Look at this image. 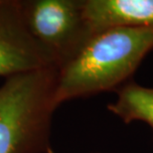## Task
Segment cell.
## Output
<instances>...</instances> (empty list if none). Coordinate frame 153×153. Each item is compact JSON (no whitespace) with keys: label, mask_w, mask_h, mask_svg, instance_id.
I'll return each instance as SVG.
<instances>
[{"label":"cell","mask_w":153,"mask_h":153,"mask_svg":"<svg viewBox=\"0 0 153 153\" xmlns=\"http://www.w3.org/2000/svg\"><path fill=\"white\" fill-rule=\"evenodd\" d=\"M153 50V30L112 27L94 33L79 53L59 68L56 100L64 102L115 91Z\"/></svg>","instance_id":"1"},{"label":"cell","mask_w":153,"mask_h":153,"mask_svg":"<svg viewBox=\"0 0 153 153\" xmlns=\"http://www.w3.org/2000/svg\"><path fill=\"white\" fill-rule=\"evenodd\" d=\"M56 66L5 78L0 85V153H55L51 142Z\"/></svg>","instance_id":"2"},{"label":"cell","mask_w":153,"mask_h":153,"mask_svg":"<svg viewBox=\"0 0 153 153\" xmlns=\"http://www.w3.org/2000/svg\"><path fill=\"white\" fill-rule=\"evenodd\" d=\"M30 35L47 51L58 68L72 60L91 35L82 0H20Z\"/></svg>","instance_id":"3"},{"label":"cell","mask_w":153,"mask_h":153,"mask_svg":"<svg viewBox=\"0 0 153 153\" xmlns=\"http://www.w3.org/2000/svg\"><path fill=\"white\" fill-rule=\"evenodd\" d=\"M51 66L54 60L26 28L20 0H0V76Z\"/></svg>","instance_id":"4"},{"label":"cell","mask_w":153,"mask_h":153,"mask_svg":"<svg viewBox=\"0 0 153 153\" xmlns=\"http://www.w3.org/2000/svg\"><path fill=\"white\" fill-rule=\"evenodd\" d=\"M91 33L112 27L153 30V0H82Z\"/></svg>","instance_id":"5"},{"label":"cell","mask_w":153,"mask_h":153,"mask_svg":"<svg viewBox=\"0 0 153 153\" xmlns=\"http://www.w3.org/2000/svg\"><path fill=\"white\" fill-rule=\"evenodd\" d=\"M116 99L106 108L123 123L142 121L153 131V88L128 81L115 91Z\"/></svg>","instance_id":"6"},{"label":"cell","mask_w":153,"mask_h":153,"mask_svg":"<svg viewBox=\"0 0 153 153\" xmlns=\"http://www.w3.org/2000/svg\"><path fill=\"white\" fill-rule=\"evenodd\" d=\"M88 153H105V152H100V151H93V152H88Z\"/></svg>","instance_id":"7"}]
</instances>
